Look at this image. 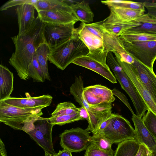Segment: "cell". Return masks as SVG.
<instances>
[{"label": "cell", "instance_id": "obj_1", "mask_svg": "<svg viewBox=\"0 0 156 156\" xmlns=\"http://www.w3.org/2000/svg\"><path fill=\"white\" fill-rule=\"evenodd\" d=\"M44 24L37 16L27 31L11 37L15 49L9 62L15 69L19 77L23 80L30 78L28 66L37 48L45 42L43 35Z\"/></svg>", "mask_w": 156, "mask_h": 156}, {"label": "cell", "instance_id": "obj_2", "mask_svg": "<svg viewBox=\"0 0 156 156\" xmlns=\"http://www.w3.org/2000/svg\"><path fill=\"white\" fill-rule=\"evenodd\" d=\"M44 107L22 108L0 101V122L13 129L27 133L34 127V123L43 115Z\"/></svg>", "mask_w": 156, "mask_h": 156}, {"label": "cell", "instance_id": "obj_3", "mask_svg": "<svg viewBox=\"0 0 156 156\" xmlns=\"http://www.w3.org/2000/svg\"><path fill=\"white\" fill-rule=\"evenodd\" d=\"M48 61L61 70L77 58L87 55L89 50L76 33L56 47L51 48Z\"/></svg>", "mask_w": 156, "mask_h": 156}, {"label": "cell", "instance_id": "obj_4", "mask_svg": "<svg viewBox=\"0 0 156 156\" xmlns=\"http://www.w3.org/2000/svg\"><path fill=\"white\" fill-rule=\"evenodd\" d=\"M102 133L113 144L128 140H136L135 131L130 122L117 114L112 113L107 126Z\"/></svg>", "mask_w": 156, "mask_h": 156}, {"label": "cell", "instance_id": "obj_5", "mask_svg": "<svg viewBox=\"0 0 156 156\" xmlns=\"http://www.w3.org/2000/svg\"><path fill=\"white\" fill-rule=\"evenodd\" d=\"M121 40L124 49L131 56L153 70L156 59V41L129 43Z\"/></svg>", "mask_w": 156, "mask_h": 156}, {"label": "cell", "instance_id": "obj_6", "mask_svg": "<svg viewBox=\"0 0 156 156\" xmlns=\"http://www.w3.org/2000/svg\"><path fill=\"white\" fill-rule=\"evenodd\" d=\"M108 53L95 54L89 52L87 55L77 58L73 63L91 70L111 82L115 83H117L116 79L107 63Z\"/></svg>", "mask_w": 156, "mask_h": 156}, {"label": "cell", "instance_id": "obj_7", "mask_svg": "<svg viewBox=\"0 0 156 156\" xmlns=\"http://www.w3.org/2000/svg\"><path fill=\"white\" fill-rule=\"evenodd\" d=\"M90 132L80 127L65 130L60 135V145L71 152H79L86 150L91 144Z\"/></svg>", "mask_w": 156, "mask_h": 156}, {"label": "cell", "instance_id": "obj_8", "mask_svg": "<svg viewBox=\"0 0 156 156\" xmlns=\"http://www.w3.org/2000/svg\"><path fill=\"white\" fill-rule=\"evenodd\" d=\"M75 23L58 24L45 23L43 35L50 49L56 47L73 37L76 33Z\"/></svg>", "mask_w": 156, "mask_h": 156}, {"label": "cell", "instance_id": "obj_9", "mask_svg": "<svg viewBox=\"0 0 156 156\" xmlns=\"http://www.w3.org/2000/svg\"><path fill=\"white\" fill-rule=\"evenodd\" d=\"M54 125L49 118L40 117L34 123L33 129L27 133L48 153L56 154L53 145L52 130Z\"/></svg>", "mask_w": 156, "mask_h": 156}, {"label": "cell", "instance_id": "obj_10", "mask_svg": "<svg viewBox=\"0 0 156 156\" xmlns=\"http://www.w3.org/2000/svg\"><path fill=\"white\" fill-rule=\"evenodd\" d=\"M112 53V52L108 53L107 63L122 88L128 94L132 101H136L139 98L140 95Z\"/></svg>", "mask_w": 156, "mask_h": 156}, {"label": "cell", "instance_id": "obj_11", "mask_svg": "<svg viewBox=\"0 0 156 156\" xmlns=\"http://www.w3.org/2000/svg\"><path fill=\"white\" fill-rule=\"evenodd\" d=\"M82 23L87 29L103 41L106 49L108 52H116L120 55L125 51L119 37L106 30L102 26L101 21L91 23Z\"/></svg>", "mask_w": 156, "mask_h": 156}, {"label": "cell", "instance_id": "obj_12", "mask_svg": "<svg viewBox=\"0 0 156 156\" xmlns=\"http://www.w3.org/2000/svg\"><path fill=\"white\" fill-rule=\"evenodd\" d=\"M115 57L147 105L149 109L156 115V104L140 80L133 64L121 61L116 55H115Z\"/></svg>", "mask_w": 156, "mask_h": 156}, {"label": "cell", "instance_id": "obj_13", "mask_svg": "<svg viewBox=\"0 0 156 156\" xmlns=\"http://www.w3.org/2000/svg\"><path fill=\"white\" fill-rule=\"evenodd\" d=\"M83 94L85 99L90 106L104 103H111L115 100L112 90L105 86L96 84L85 87Z\"/></svg>", "mask_w": 156, "mask_h": 156}, {"label": "cell", "instance_id": "obj_14", "mask_svg": "<svg viewBox=\"0 0 156 156\" xmlns=\"http://www.w3.org/2000/svg\"><path fill=\"white\" fill-rule=\"evenodd\" d=\"M26 98L10 97L3 101L6 104L22 108H32L38 107L49 106L52 102L53 98L48 94L31 97L26 95Z\"/></svg>", "mask_w": 156, "mask_h": 156}, {"label": "cell", "instance_id": "obj_15", "mask_svg": "<svg viewBox=\"0 0 156 156\" xmlns=\"http://www.w3.org/2000/svg\"><path fill=\"white\" fill-rule=\"evenodd\" d=\"M132 120L134 126L136 140L145 145L148 150L156 156V139L147 129L141 118L134 113Z\"/></svg>", "mask_w": 156, "mask_h": 156}, {"label": "cell", "instance_id": "obj_16", "mask_svg": "<svg viewBox=\"0 0 156 156\" xmlns=\"http://www.w3.org/2000/svg\"><path fill=\"white\" fill-rule=\"evenodd\" d=\"M76 32L79 38L88 48L89 53L100 54L109 52L106 49L103 41L87 29L82 23L76 28Z\"/></svg>", "mask_w": 156, "mask_h": 156}, {"label": "cell", "instance_id": "obj_17", "mask_svg": "<svg viewBox=\"0 0 156 156\" xmlns=\"http://www.w3.org/2000/svg\"><path fill=\"white\" fill-rule=\"evenodd\" d=\"M38 16L44 23L67 24L79 21L73 11L49 10L37 11Z\"/></svg>", "mask_w": 156, "mask_h": 156}, {"label": "cell", "instance_id": "obj_18", "mask_svg": "<svg viewBox=\"0 0 156 156\" xmlns=\"http://www.w3.org/2000/svg\"><path fill=\"white\" fill-rule=\"evenodd\" d=\"M101 22L102 26L106 30L118 37L123 31L140 25V23L135 21H123L111 11L109 16Z\"/></svg>", "mask_w": 156, "mask_h": 156}, {"label": "cell", "instance_id": "obj_19", "mask_svg": "<svg viewBox=\"0 0 156 156\" xmlns=\"http://www.w3.org/2000/svg\"><path fill=\"white\" fill-rule=\"evenodd\" d=\"M132 64L140 80L156 104V75L153 70L135 59Z\"/></svg>", "mask_w": 156, "mask_h": 156}, {"label": "cell", "instance_id": "obj_20", "mask_svg": "<svg viewBox=\"0 0 156 156\" xmlns=\"http://www.w3.org/2000/svg\"><path fill=\"white\" fill-rule=\"evenodd\" d=\"M35 8L33 4H25L17 6L16 9L19 27L18 35L27 31L32 26L35 18Z\"/></svg>", "mask_w": 156, "mask_h": 156}, {"label": "cell", "instance_id": "obj_21", "mask_svg": "<svg viewBox=\"0 0 156 156\" xmlns=\"http://www.w3.org/2000/svg\"><path fill=\"white\" fill-rule=\"evenodd\" d=\"M0 101L9 98L13 90V73L6 67L0 65Z\"/></svg>", "mask_w": 156, "mask_h": 156}, {"label": "cell", "instance_id": "obj_22", "mask_svg": "<svg viewBox=\"0 0 156 156\" xmlns=\"http://www.w3.org/2000/svg\"><path fill=\"white\" fill-rule=\"evenodd\" d=\"M70 4L72 11L78 21L86 23L93 22L94 15L88 3L83 1Z\"/></svg>", "mask_w": 156, "mask_h": 156}, {"label": "cell", "instance_id": "obj_23", "mask_svg": "<svg viewBox=\"0 0 156 156\" xmlns=\"http://www.w3.org/2000/svg\"><path fill=\"white\" fill-rule=\"evenodd\" d=\"M135 21L140 23V25L127 30L156 35V18L147 13L144 14Z\"/></svg>", "mask_w": 156, "mask_h": 156}, {"label": "cell", "instance_id": "obj_24", "mask_svg": "<svg viewBox=\"0 0 156 156\" xmlns=\"http://www.w3.org/2000/svg\"><path fill=\"white\" fill-rule=\"evenodd\" d=\"M37 11L66 10L73 11L70 4L64 0H38L33 5Z\"/></svg>", "mask_w": 156, "mask_h": 156}, {"label": "cell", "instance_id": "obj_25", "mask_svg": "<svg viewBox=\"0 0 156 156\" xmlns=\"http://www.w3.org/2000/svg\"><path fill=\"white\" fill-rule=\"evenodd\" d=\"M84 83L82 77L79 76L75 77L74 83L70 87L69 91L76 101L81 106L85 107L88 111L91 109L90 106L85 98L84 94Z\"/></svg>", "mask_w": 156, "mask_h": 156}, {"label": "cell", "instance_id": "obj_26", "mask_svg": "<svg viewBox=\"0 0 156 156\" xmlns=\"http://www.w3.org/2000/svg\"><path fill=\"white\" fill-rule=\"evenodd\" d=\"M140 145L136 140H128L120 143L114 156H136Z\"/></svg>", "mask_w": 156, "mask_h": 156}, {"label": "cell", "instance_id": "obj_27", "mask_svg": "<svg viewBox=\"0 0 156 156\" xmlns=\"http://www.w3.org/2000/svg\"><path fill=\"white\" fill-rule=\"evenodd\" d=\"M50 49L48 45L44 43L37 49L35 54L39 64L43 73L45 80H50L48 67V55Z\"/></svg>", "mask_w": 156, "mask_h": 156}, {"label": "cell", "instance_id": "obj_28", "mask_svg": "<svg viewBox=\"0 0 156 156\" xmlns=\"http://www.w3.org/2000/svg\"><path fill=\"white\" fill-rule=\"evenodd\" d=\"M109 8L110 11L124 21H135L145 14L144 11L141 10L122 8Z\"/></svg>", "mask_w": 156, "mask_h": 156}, {"label": "cell", "instance_id": "obj_29", "mask_svg": "<svg viewBox=\"0 0 156 156\" xmlns=\"http://www.w3.org/2000/svg\"><path fill=\"white\" fill-rule=\"evenodd\" d=\"M119 37L120 40L129 43L156 41V35L128 30L122 32Z\"/></svg>", "mask_w": 156, "mask_h": 156}, {"label": "cell", "instance_id": "obj_30", "mask_svg": "<svg viewBox=\"0 0 156 156\" xmlns=\"http://www.w3.org/2000/svg\"><path fill=\"white\" fill-rule=\"evenodd\" d=\"M101 2L108 7L125 8L145 11L143 2L117 0L102 1Z\"/></svg>", "mask_w": 156, "mask_h": 156}, {"label": "cell", "instance_id": "obj_31", "mask_svg": "<svg viewBox=\"0 0 156 156\" xmlns=\"http://www.w3.org/2000/svg\"><path fill=\"white\" fill-rule=\"evenodd\" d=\"M28 75L34 82H43L45 81L42 71L39 64L36 54L29 64L28 69Z\"/></svg>", "mask_w": 156, "mask_h": 156}, {"label": "cell", "instance_id": "obj_32", "mask_svg": "<svg viewBox=\"0 0 156 156\" xmlns=\"http://www.w3.org/2000/svg\"><path fill=\"white\" fill-rule=\"evenodd\" d=\"M79 108L70 101L60 103L57 105L55 110L51 113V116H60L79 113Z\"/></svg>", "mask_w": 156, "mask_h": 156}, {"label": "cell", "instance_id": "obj_33", "mask_svg": "<svg viewBox=\"0 0 156 156\" xmlns=\"http://www.w3.org/2000/svg\"><path fill=\"white\" fill-rule=\"evenodd\" d=\"M90 141L91 144L100 149L109 152L114 151L112 148L113 143L106 137L102 133L90 136Z\"/></svg>", "mask_w": 156, "mask_h": 156}, {"label": "cell", "instance_id": "obj_34", "mask_svg": "<svg viewBox=\"0 0 156 156\" xmlns=\"http://www.w3.org/2000/svg\"><path fill=\"white\" fill-rule=\"evenodd\" d=\"M49 119L50 122L54 125L59 126L83 119L80 116V112L71 115L51 116L49 118Z\"/></svg>", "mask_w": 156, "mask_h": 156}, {"label": "cell", "instance_id": "obj_35", "mask_svg": "<svg viewBox=\"0 0 156 156\" xmlns=\"http://www.w3.org/2000/svg\"><path fill=\"white\" fill-rule=\"evenodd\" d=\"M142 119L147 129L156 139V115L149 109Z\"/></svg>", "mask_w": 156, "mask_h": 156}, {"label": "cell", "instance_id": "obj_36", "mask_svg": "<svg viewBox=\"0 0 156 156\" xmlns=\"http://www.w3.org/2000/svg\"><path fill=\"white\" fill-rule=\"evenodd\" d=\"M115 151L101 150L91 144L86 150L84 156H114Z\"/></svg>", "mask_w": 156, "mask_h": 156}, {"label": "cell", "instance_id": "obj_37", "mask_svg": "<svg viewBox=\"0 0 156 156\" xmlns=\"http://www.w3.org/2000/svg\"><path fill=\"white\" fill-rule=\"evenodd\" d=\"M38 0H10L3 5L0 8V11L7 10L9 8L16 5H20L25 4L34 5Z\"/></svg>", "mask_w": 156, "mask_h": 156}, {"label": "cell", "instance_id": "obj_38", "mask_svg": "<svg viewBox=\"0 0 156 156\" xmlns=\"http://www.w3.org/2000/svg\"><path fill=\"white\" fill-rule=\"evenodd\" d=\"M112 93L114 95L116 96L119 98L126 105L131 112L133 114L134 113L131 108V107L128 102L126 97L123 93L119 91L116 89H114L112 90Z\"/></svg>", "mask_w": 156, "mask_h": 156}, {"label": "cell", "instance_id": "obj_39", "mask_svg": "<svg viewBox=\"0 0 156 156\" xmlns=\"http://www.w3.org/2000/svg\"><path fill=\"white\" fill-rule=\"evenodd\" d=\"M144 5L147 10V13L156 18V2L146 1L143 2Z\"/></svg>", "mask_w": 156, "mask_h": 156}, {"label": "cell", "instance_id": "obj_40", "mask_svg": "<svg viewBox=\"0 0 156 156\" xmlns=\"http://www.w3.org/2000/svg\"><path fill=\"white\" fill-rule=\"evenodd\" d=\"M0 156H7L5 144L1 138L0 139Z\"/></svg>", "mask_w": 156, "mask_h": 156}, {"label": "cell", "instance_id": "obj_41", "mask_svg": "<svg viewBox=\"0 0 156 156\" xmlns=\"http://www.w3.org/2000/svg\"><path fill=\"white\" fill-rule=\"evenodd\" d=\"M71 152L69 151L64 149L62 150H60L57 154V156H72Z\"/></svg>", "mask_w": 156, "mask_h": 156}, {"label": "cell", "instance_id": "obj_42", "mask_svg": "<svg viewBox=\"0 0 156 156\" xmlns=\"http://www.w3.org/2000/svg\"><path fill=\"white\" fill-rule=\"evenodd\" d=\"M44 156H57V154H52L45 152V154Z\"/></svg>", "mask_w": 156, "mask_h": 156}, {"label": "cell", "instance_id": "obj_43", "mask_svg": "<svg viewBox=\"0 0 156 156\" xmlns=\"http://www.w3.org/2000/svg\"><path fill=\"white\" fill-rule=\"evenodd\" d=\"M147 156H155L151 152L149 151L148 152V153Z\"/></svg>", "mask_w": 156, "mask_h": 156}]
</instances>
